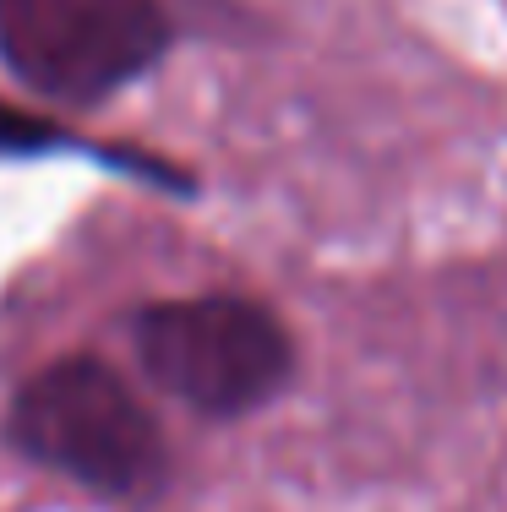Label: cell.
<instances>
[{"label": "cell", "instance_id": "cell-3", "mask_svg": "<svg viewBox=\"0 0 507 512\" xmlns=\"http://www.w3.org/2000/svg\"><path fill=\"white\" fill-rule=\"evenodd\" d=\"M169 50L159 0H0V60L33 93L99 104Z\"/></svg>", "mask_w": 507, "mask_h": 512}, {"label": "cell", "instance_id": "cell-1", "mask_svg": "<svg viewBox=\"0 0 507 512\" xmlns=\"http://www.w3.org/2000/svg\"><path fill=\"white\" fill-rule=\"evenodd\" d=\"M6 442L93 496L142 502L169 480V447L126 376L93 355L33 371L6 409Z\"/></svg>", "mask_w": 507, "mask_h": 512}, {"label": "cell", "instance_id": "cell-2", "mask_svg": "<svg viewBox=\"0 0 507 512\" xmlns=\"http://www.w3.org/2000/svg\"><path fill=\"white\" fill-rule=\"evenodd\" d=\"M137 360L186 409L235 420L284 393L295 376V344L268 306L246 295L159 300L131 322Z\"/></svg>", "mask_w": 507, "mask_h": 512}]
</instances>
